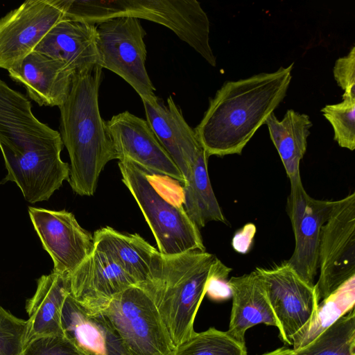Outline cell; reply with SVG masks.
<instances>
[{
  "label": "cell",
  "instance_id": "1",
  "mask_svg": "<svg viewBox=\"0 0 355 355\" xmlns=\"http://www.w3.org/2000/svg\"><path fill=\"white\" fill-rule=\"evenodd\" d=\"M293 65L223 83L194 129L209 157L241 154L285 98Z\"/></svg>",
  "mask_w": 355,
  "mask_h": 355
},
{
  "label": "cell",
  "instance_id": "2",
  "mask_svg": "<svg viewBox=\"0 0 355 355\" xmlns=\"http://www.w3.org/2000/svg\"><path fill=\"white\" fill-rule=\"evenodd\" d=\"M99 65L76 73L66 101L59 107L60 135L70 158L68 182L78 195L94 194L105 166L117 159L106 121L100 114Z\"/></svg>",
  "mask_w": 355,
  "mask_h": 355
},
{
  "label": "cell",
  "instance_id": "3",
  "mask_svg": "<svg viewBox=\"0 0 355 355\" xmlns=\"http://www.w3.org/2000/svg\"><path fill=\"white\" fill-rule=\"evenodd\" d=\"M65 17L96 25L103 21L131 17L171 29L210 65L216 58L209 44V21L196 0H60Z\"/></svg>",
  "mask_w": 355,
  "mask_h": 355
},
{
  "label": "cell",
  "instance_id": "4",
  "mask_svg": "<svg viewBox=\"0 0 355 355\" xmlns=\"http://www.w3.org/2000/svg\"><path fill=\"white\" fill-rule=\"evenodd\" d=\"M162 256L159 277L146 291L175 348L196 334L195 318L218 258L206 251Z\"/></svg>",
  "mask_w": 355,
  "mask_h": 355
},
{
  "label": "cell",
  "instance_id": "5",
  "mask_svg": "<svg viewBox=\"0 0 355 355\" xmlns=\"http://www.w3.org/2000/svg\"><path fill=\"white\" fill-rule=\"evenodd\" d=\"M122 182L141 211L164 256L205 251L200 229L183 206L171 202L155 186L152 174L128 159L119 161Z\"/></svg>",
  "mask_w": 355,
  "mask_h": 355
},
{
  "label": "cell",
  "instance_id": "6",
  "mask_svg": "<svg viewBox=\"0 0 355 355\" xmlns=\"http://www.w3.org/2000/svg\"><path fill=\"white\" fill-rule=\"evenodd\" d=\"M92 316L125 355H171L175 349L153 297L139 286L123 290Z\"/></svg>",
  "mask_w": 355,
  "mask_h": 355
},
{
  "label": "cell",
  "instance_id": "7",
  "mask_svg": "<svg viewBox=\"0 0 355 355\" xmlns=\"http://www.w3.org/2000/svg\"><path fill=\"white\" fill-rule=\"evenodd\" d=\"M98 65L122 78L142 101L155 104L159 98L146 69V32L140 20L131 17L110 19L96 25Z\"/></svg>",
  "mask_w": 355,
  "mask_h": 355
},
{
  "label": "cell",
  "instance_id": "8",
  "mask_svg": "<svg viewBox=\"0 0 355 355\" xmlns=\"http://www.w3.org/2000/svg\"><path fill=\"white\" fill-rule=\"evenodd\" d=\"M318 279L314 284L319 302L355 276V193L337 200L321 229Z\"/></svg>",
  "mask_w": 355,
  "mask_h": 355
},
{
  "label": "cell",
  "instance_id": "9",
  "mask_svg": "<svg viewBox=\"0 0 355 355\" xmlns=\"http://www.w3.org/2000/svg\"><path fill=\"white\" fill-rule=\"evenodd\" d=\"M65 17L60 0H27L0 18V68H17Z\"/></svg>",
  "mask_w": 355,
  "mask_h": 355
},
{
  "label": "cell",
  "instance_id": "10",
  "mask_svg": "<svg viewBox=\"0 0 355 355\" xmlns=\"http://www.w3.org/2000/svg\"><path fill=\"white\" fill-rule=\"evenodd\" d=\"M337 200L313 198L302 181L291 183L287 212L295 236V248L286 261L305 282L314 285L318 272V248L321 229L331 215Z\"/></svg>",
  "mask_w": 355,
  "mask_h": 355
},
{
  "label": "cell",
  "instance_id": "11",
  "mask_svg": "<svg viewBox=\"0 0 355 355\" xmlns=\"http://www.w3.org/2000/svg\"><path fill=\"white\" fill-rule=\"evenodd\" d=\"M255 270L264 281L279 322V338L285 346H291L293 336L309 321L320 302L315 286L301 278L286 261Z\"/></svg>",
  "mask_w": 355,
  "mask_h": 355
},
{
  "label": "cell",
  "instance_id": "12",
  "mask_svg": "<svg viewBox=\"0 0 355 355\" xmlns=\"http://www.w3.org/2000/svg\"><path fill=\"white\" fill-rule=\"evenodd\" d=\"M28 214L43 248L53 261V271L69 277L93 251V236L64 209L29 207Z\"/></svg>",
  "mask_w": 355,
  "mask_h": 355
},
{
  "label": "cell",
  "instance_id": "13",
  "mask_svg": "<svg viewBox=\"0 0 355 355\" xmlns=\"http://www.w3.org/2000/svg\"><path fill=\"white\" fill-rule=\"evenodd\" d=\"M117 159H128L148 171L184 184L185 180L146 122L128 111L106 121Z\"/></svg>",
  "mask_w": 355,
  "mask_h": 355
},
{
  "label": "cell",
  "instance_id": "14",
  "mask_svg": "<svg viewBox=\"0 0 355 355\" xmlns=\"http://www.w3.org/2000/svg\"><path fill=\"white\" fill-rule=\"evenodd\" d=\"M69 295L90 315L98 313L117 294L137 285L106 252L94 248L68 277Z\"/></svg>",
  "mask_w": 355,
  "mask_h": 355
},
{
  "label": "cell",
  "instance_id": "15",
  "mask_svg": "<svg viewBox=\"0 0 355 355\" xmlns=\"http://www.w3.org/2000/svg\"><path fill=\"white\" fill-rule=\"evenodd\" d=\"M94 248L108 254L137 286L149 289L159 277L162 254L138 234L106 226L93 235Z\"/></svg>",
  "mask_w": 355,
  "mask_h": 355
},
{
  "label": "cell",
  "instance_id": "16",
  "mask_svg": "<svg viewBox=\"0 0 355 355\" xmlns=\"http://www.w3.org/2000/svg\"><path fill=\"white\" fill-rule=\"evenodd\" d=\"M10 78L26 88L28 96L40 106L62 105L69 96L76 71L64 62L33 51Z\"/></svg>",
  "mask_w": 355,
  "mask_h": 355
},
{
  "label": "cell",
  "instance_id": "17",
  "mask_svg": "<svg viewBox=\"0 0 355 355\" xmlns=\"http://www.w3.org/2000/svg\"><path fill=\"white\" fill-rule=\"evenodd\" d=\"M143 103L146 122L186 181L196 157L204 148L194 129L187 123L171 96L166 105L159 100L155 104Z\"/></svg>",
  "mask_w": 355,
  "mask_h": 355
},
{
  "label": "cell",
  "instance_id": "18",
  "mask_svg": "<svg viewBox=\"0 0 355 355\" xmlns=\"http://www.w3.org/2000/svg\"><path fill=\"white\" fill-rule=\"evenodd\" d=\"M232 292V309L227 333L245 344L248 329L259 324H279L270 303L263 279L254 270L228 279Z\"/></svg>",
  "mask_w": 355,
  "mask_h": 355
},
{
  "label": "cell",
  "instance_id": "19",
  "mask_svg": "<svg viewBox=\"0 0 355 355\" xmlns=\"http://www.w3.org/2000/svg\"><path fill=\"white\" fill-rule=\"evenodd\" d=\"M34 51L64 62L76 73L98 65L96 25L64 17Z\"/></svg>",
  "mask_w": 355,
  "mask_h": 355
},
{
  "label": "cell",
  "instance_id": "20",
  "mask_svg": "<svg viewBox=\"0 0 355 355\" xmlns=\"http://www.w3.org/2000/svg\"><path fill=\"white\" fill-rule=\"evenodd\" d=\"M69 293L68 277L52 272L38 280L33 296L27 301V343L40 336L64 335L61 313L64 301Z\"/></svg>",
  "mask_w": 355,
  "mask_h": 355
},
{
  "label": "cell",
  "instance_id": "21",
  "mask_svg": "<svg viewBox=\"0 0 355 355\" xmlns=\"http://www.w3.org/2000/svg\"><path fill=\"white\" fill-rule=\"evenodd\" d=\"M270 139L274 144L289 178L290 183L301 180L300 161L307 147V138L313 125L309 116L293 110H288L282 120L274 112L266 121Z\"/></svg>",
  "mask_w": 355,
  "mask_h": 355
},
{
  "label": "cell",
  "instance_id": "22",
  "mask_svg": "<svg viewBox=\"0 0 355 355\" xmlns=\"http://www.w3.org/2000/svg\"><path fill=\"white\" fill-rule=\"evenodd\" d=\"M208 158L203 148L196 157L182 188L183 207L199 229L211 221L227 223L211 187Z\"/></svg>",
  "mask_w": 355,
  "mask_h": 355
},
{
  "label": "cell",
  "instance_id": "23",
  "mask_svg": "<svg viewBox=\"0 0 355 355\" xmlns=\"http://www.w3.org/2000/svg\"><path fill=\"white\" fill-rule=\"evenodd\" d=\"M354 304L355 276L318 303L309 321L293 336V348H301L312 343L339 319L354 310Z\"/></svg>",
  "mask_w": 355,
  "mask_h": 355
},
{
  "label": "cell",
  "instance_id": "24",
  "mask_svg": "<svg viewBox=\"0 0 355 355\" xmlns=\"http://www.w3.org/2000/svg\"><path fill=\"white\" fill-rule=\"evenodd\" d=\"M61 326L64 336L90 355H108L104 325L86 313L69 293L63 303Z\"/></svg>",
  "mask_w": 355,
  "mask_h": 355
},
{
  "label": "cell",
  "instance_id": "25",
  "mask_svg": "<svg viewBox=\"0 0 355 355\" xmlns=\"http://www.w3.org/2000/svg\"><path fill=\"white\" fill-rule=\"evenodd\" d=\"M259 355H355V314L352 310L308 345L282 347Z\"/></svg>",
  "mask_w": 355,
  "mask_h": 355
},
{
  "label": "cell",
  "instance_id": "26",
  "mask_svg": "<svg viewBox=\"0 0 355 355\" xmlns=\"http://www.w3.org/2000/svg\"><path fill=\"white\" fill-rule=\"evenodd\" d=\"M171 355H248L245 344L214 327L197 333L177 346Z\"/></svg>",
  "mask_w": 355,
  "mask_h": 355
},
{
  "label": "cell",
  "instance_id": "27",
  "mask_svg": "<svg viewBox=\"0 0 355 355\" xmlns=\"http://www.w3.org/2000/svg\"><path fill=\"white\" fill-rule=\"evenodd\" d=\"M321 112L331 123L334 140L342 147L355 149V97L343 94V101L326 105Z\"/></svg>",
  "mask_w": 355,
  "mask_h": 355
},
{
  "label": "cell",
  "instance_id": "28",
  "mask_svg": "<svg viewBox=\"0 0 355 355\" xmlns=\"http://www.w3.org/2000/svg\"><path fill=\"white\" fill-rule=\"evenodd\" d=\"M27 334V320L0 306V355H24Z\"/></svg>",
  "mask_w": 355,
  "mask_h": 355
},
{
  "label": "cell",
  "instance_id": "29",
  "mask_svg": "<svg viewBox=\"0 0 355 355\" xmlns=\"http://www.w3.org/2000/svg\"><path fill=\"white\" fill-rule=\"evenodd\" d=\"M24 355H90L64 335L35 338L27 343Z\"/></svg>",
  "mask_w": 355,
  "mask_h": 355
},
{
  "label": "cell",
  "instance_id": "30",
  "mask_svg": "<svg viewBox=\"0 0 355 355\" xmlns=\"http://www.w3.org/2000/svg\"><path fill=\"white\" fill-rule=\"evenodd\" d=\"M334 77L338 85L344 90L343 94L355 97V46L349 53L336 60L334 69Z\"/></svg>",
  "mask_w": 355,
  "mask_h": 355
},
{
  "label": "cell",
  "instance_id": "31",
  "mask_svg": "<svg viewBox=\"0 0 355 355\" xmlns=\"http://www.w3.org/2000/svg\"><path fill=\"white\" fill-rule=\"evenodd\" d=\"M232 268L217 259L212 273L207 282L206 293L211 300L222 302L232 297L231 288L228 283V275Z\"/></svg>",
  "mask_w": 355,
  "mask_h": 355
}]
</instances>
